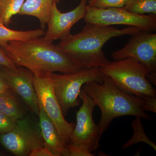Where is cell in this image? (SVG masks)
<instances>
[{"label":"cell","instance_id":"1","mask_svg":"<svg viewBox=\"0 0 156 156\" xmlns=\"http://www.w3.org/2000/svg\"><path fill=\"white\" fill-rule=\"evenodd\" d=\"M0 48L17 66L25 67L34 74L69 73L82 68L57 45L46 41L43 37L9 42Z\"/></svg>","mask_w":156,"mask_h":156},{"label":"cell","instance_id":"2","mask_svg":"<svg viewBox=\"0 0 156 156\" xmlns=\"http://www.w3.org/2000/svg\"><path fill=\"white\" fill-rule=\"evenodd\" d=\"M140 31L133 27L118 29L87 23L80 32L71 34L57 45L82 68L100 67L110 62L103 50L107 42L116 37L133 35Z\"/></svg>","mask_w":156,"mask_h":156},{"label":"cell","instance_id":"3","mask_svg":"<svg viewBox=\"0 0 156 156\" xmlns=\"http://www.w3.org/2000/svg\"><path fill=\"white\" fill-rule=\"evenodd\" d=\"M83 89L100 109L101 118L98 126L101 135L117 117L133 116L146 120L151 119L146 113L141 98L124 92L108 76L105 75L101 83L93 81L84 84Z\"/></svg>","mask_w":156,"mask_h":156},{"label":"cell","instance_id":"4","mask_svg":"<svg viewBox=\"0 0 156 156\" xmlns=\"http://www.w3.org/2000/svg\"><path fill=\"white\" fill-rule=\"evenodd\" d=\"M102 73L126 93L139 97H156V90L148 80L149 69L131 58L114 60L100 67Z\"/></svg>","mask_w":156,"mask_h":156},{"label":"cell","instance_id":"5","mask_svg":"<svg viewBox=\"0 0 156 156\" xmlns=\"http://www.w3.org/2000/svg\"><path fill=\"white\" fill-rule=\"evenodd\" d=\"M50 75L64 117L70 109L82 104L79 95L84 84L93 81L101 83L105 76L100 67L83 68L75 72L62 74L50 73Z\"/></svg>","mask_w":156,"mask_h":156},{"label":"cell","instance_id":"6","mask_svg":"<svg viewBox=\"0 0 156 156\" xmlns=\"http://www.w3.org/2000/svg\"><path fill=\"white\" fill-rule=\"evenodd\" d=\"M33 85L39 107L44 110L55 125L62 141L65 144H68L75 126L65 119L55 95L50 73L34 74Z\"/></svg>","mask_w":156,"mask_h":156},{"label":"cell","instance_id":"7","mask_svg":"<svg viewBox=\"0 0 156 156\" xmlns=\"http://www.w3.org/2000/svg\"><path fill=\"white\" fill-rule=\"evenodd\" d=\"M85 22L108 26H128L140 30L154 32L156 30V15H140L131 13L124 8L100 9L87 5L84 18Z\"/></svg>","mask_w":156,"mask_h":156},{"label":"cell","instance_id":"8","mask_svg":"<svg viewBox=\"0 0 156 156\" xmlns=\"http://www.w3.org/2000/svg\"><path fill=\"white\" fill-rule=\"evenodd\" d=\"M79 97L82 105L77 112L76 124L71 134L69 143L80 145L92 153L99 147L101 136L98 124L95 122L92 116L96 106L83 88Z\"/></svg>","mask_w":156,"mask_h":156},{"label":"cell","instance_id":"9","mask_svg":"<svg viewBox=\"0 0 156 156\" xmlns=\"http://www.w3.org/2000/svg\"><path fill=\"white\" fill-rule=\"evenodd\" d=\"M0 142L5 148L18 156H29L32 151L44 146L41 131L27 118L17 120L11 131L0 135Z\"/></svg>","mask_w":156,"mask_h":156},{"label":"cell","instance_id":"10","mask_svg":"<svg viewBox=\"0 0 156 156\" xmlns=\"http://www.w3.org/2000/svg\"><path fill=\"white\" fill-rule=\"evenodd\" d=\"M132 36L124 47L112 53V58L114 60L133 58L156 73V33L140 30Z\"/></svg>","mask_w":156,"mask_h":156},{"label":"cell","instance_id":"11","mask_svg":"<svg viewBox=\"0 0 156 156\" xmlns=\"http://www.w3.org/2000/svg\"><path fill=\"white\" fill-rule=\"evenodd\" d=\"M88 0H80V4L72 11L62 13L58 10L57 3L54 2L48 23V29L43 37L46 41L53 43L62 40L71 34L73 26L81 19L86 13Z\"/></svg>","mask_w":156,"mask_h":156},{"label":"cell","instance_id":"12","mask_svg":"<svg viewBox=\"0 0 156 156\" xmlns=\"http://www.w3.org/2000/svg\"><path fill=\"white\" fill-rule=\"evenodd\" d=\"M0 75L10 89L20 96L33 112L38 114V103L33 85V73L22 66H18L16 69L0 67Z\"/></svg>","mask_w":156,"mask_h":156},{"label":"cell","instance_id":"13","mask_svg":"<svg viewBox=\"0 0 156 156\" xmlns=\"http://www.w3.org/2000/svg\"><path fill=\"white\" fill-rule=\"evenodd\" d=\"M39 125L44 146L54 156H69L67 144L61 138L52 121L46 112L39 107Z\"/></svg>","mask_w":156,"mask_h":156},{"label":"cell","instance_id":"14","mask_svg":"<svg viewBox=\"0 0 156 156\" xmlns=\"http://www.w3.org/2000/svg\"><path fill=\"white\" fill-rule=\"evenodd\" d=\"M60 0H25L18 14L36 17L42 29L44 30L50 18L54 2Z\"/></svg>","mask_w":156,"mask_h":156},{"label":"cell","instance_id":"15","mask_svg":"<svg viewBox=\"0 0 156 156\" xmlns=\"http://www.w3.org/2000/svg\"><path fill=\"white\" fill-rule=\"evenodd\" d=\"M44 30L38 29L27 31L14 30L9 28L0 20V45L14 41H26L44 37Z\"/></svg>","mask_w":156,"mask_h":156},{"label":"cell","instance_id":"16","mask_svg":"<svg viewBox=\"0 0 156 156\" xmlns=\"http://www.w3.org/2000/svg\"><path fill=\"white\" fill-rule=\"evenodd\" d=\"M11 89L0 94V112L15 121L23 118V112Z\"/></svg>","mask_w":156,"mask_h":156},{"label":"cell","instance_id":"17","mask_svg":"<svg viewBox=\"0 0 156 156\" xmlns=\"http://www.w3.org/2000/svg\"><path fill=\"white\" fill-rule=\"evenodd\" d=\"M141 118L136 117L131 122V127L133 129V136L122 146L123 149H126L134 144L140 142H144L148 144L154 149L156 150V145L146 135L144 128L141 122Z\"/></svg>","mask_w":156,"mask_h":156},{"label":"cell","instance_id":"18","mask_svg":"<svg viewBox=\"0 0 156 156\" xmlns=\"http://www.w3.org/2000/svg\"><path fill=\"white\" fill-rule=\"evenodd\" d=\"M25 0H0V20L7 27L18 14Z\"/></svg>","mask_w":156,"mask_h":156},{"label":"cell","instance_id":"19","mask_svg":"<svg viewBox=\"0 0 156 156\" xmlns=\"http://www.w3.org/2000/svg\"><path fill=\"white\" fill-rule=\"evenodd\" d=\"M124 8L135 14L156 15V0H129Z\"/></svg>","mask_w":156,"mask_h":156},{"label":"cell","instance_id":"20","mask_svg":"<svg viewBox=\"0 0 156 156\" xmlns=\"http://www.w3.org/2000/svg\"><path fill=\"white\" fill-rule=\"evenodd\" d=\"M129 0H88L87 5L92 8L105 9L124 8Z\"/></svg>","mask_w":156,"mask_h":156},{"label":"cell","instance_id":"21","mask_svg":"<svg viewBox=\"0 0 156 156\" xmlns=\"http://www.w3.org/2000/svg\"><path fill=\"white\" fill-rule=\"evenodd\" d=\"M17 121L0 112V135L11 131L14 128Z\"/></svg>","mask_w":156,"mask_h":156},{"label":"cell","instance_id":"22","mask_svg":"<svg viewBox=\"0 0 156 156\" xmlns=\"http://www.w3.org/2000/svg\"><path fill=\"white\" fill-rule=\"evenodd\" d=\"M67 147L69 153V156H94L92 153L80 145L69 143L67 144Z\"/></svg>","mask_w":156,"mask_h":156},{"label":"cell","instance_id":"23","mask_svg":"<svg viewBox=\"0 0 156 156\" xmlns=\"http://www.w3.org/2000/svg\"><path fill=\"white\" fill-rule=\"evenodd\" d=\"M0 67L8 68L11 69H16L18 66L0 48Z\"/></svg>","mask_w":156,"mask_h":156},{"label":"cell","instance_id":"24","mask_svg":"<svg viewBox=\"0 0 156 156\" xmlns=\"http://www.w3.org/2000/svg\"><path fill=\"white\" fill-rule=\"evenodd\" d=\"M29 156H54L51 151L46 147L44 146L37 148L32 151Z\"/></svg>","mask_w":156,"mask_h":156},{"label":"cell","instance_id":"25","mask_svg":"<svg viewBox=\"0 0 156 156\" xmlns=\"http://www.w3.org/2000/svg\"><path fill=\"white\" fill-rule=\"evenodd\" d=\"M10 88L5 79L0 75V94L7 92Z\"/></svg>","mask_w":156,"mask_h":156}]
</instances>
